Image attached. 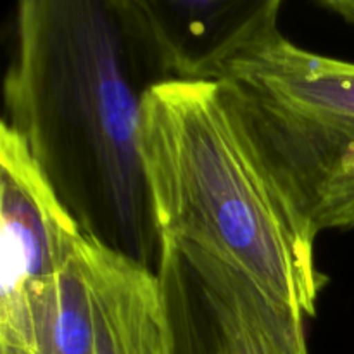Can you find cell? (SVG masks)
Segmentation results:
<instances>
[{"label": "cell", "mask_w": 354, "mask_h": 354, "mask_svg": "<svg viewBox=\"0 0 354 354\" xmlns=\"http://www.w3.org/2000/svg\"><path fill=\"white\" fill-rule=\"evenodd\" d=\"M144 66L114 2L23 0L3 85L9 124L85 237L156 273L140 158Z\"/></svg>", "instance_id": "1"}, {"label": "cell", "mask_w": 354, "mask_h": 354, "mask_svg": "<svg viewBox=\"0 0 354 354\" xmlns=\"http://www.w3.org/2000/svg\"><path fill=\"white\" fill-rule=\"evenodd\" d=\"M140 158L159 242L196 244L315 317L318 232L223 82L165 80L142 99Z\"/></svg>", "instance_id": "2"}, {"label": "cell", "mask_w": 354, "mask_h": 354, "mask_svg": "<svg viewBox=\"0 0 354 354\" xmlns=\"http://www.w3.org/2000/svg\"><path fill=\"white\" fill-rule=\"evenodd\" d=\"M156 275L175 354H308L304 318L227 259L165 239Z\"/></svg>", "instance_id": "3"}, {"label": "cell", "mask_w": 354, "mask_h": 354, "mask_svg": "<svg viewBox=\"0 0 354 354\" xmlns=\"http://www.w3.org/2000/svg\"><path fill=\"white\" fill-rule=\"evenodd\" d=\"M82 235L19 135L0 127V354H37L59 275Z\"/></svg>", "instance_id": "4"}, {"label": "cell", "mask_w": 354, "mask_h": 354, "mask_svg": "<svg viewBox=\"0 0 354 354\" xmlns=\"http://www.w3.org/2000/svg\"><path fill=\"white\" fill-rule=\"evenodd\" d=\"M317 232L354 227V120L286 106L223 82Z\"/></svg>", "instance_id": "5"}, {"label": "cell", "mask_w": 354, "mask_h": 354, "mask_svg": "<svg viewBox=\"0 0 354 354\" xmlns=\"http://www.w3.org/2000/svg\"><path fill=\"white\" fill-rule=\"evenodd\" d=\"M279 0H266L213 82H234L286 106L354 120V64L296 47L279 30Z\"/></svg>", "instance_id": "6"}, {"label": "cell", "mask_w": 354, "mask_h": 354, "mask_svg": "<svg viewBox=\"0 0 354 354\" xmlns=\"http://www.w3.org/2000/svg\"><path fill=\"white\" fill-rule=\"evenodd\" d=\"M95 354H175L159 279L151 268L82 235Z\"/></svg>", "instance_id": "7"}, {"label": "cell", "mask_w": 354, "mask_h": 354, "mask_svg": "<svg viewBox=\"0 0 354 354\" xmlns=\"http://www.w3.org/2000/svg\"><path fill=\"white\" fill-rule=\"evenodd\" d=\"M37 354H95L92 308L78 251L59 275Z\"/></svg>", "instance_id": "8"}, {"label": "cell", "mask_w": 354, "mask_h": 354, "mask_svg": "<svg viewBox=\"0 0 354 354\" xmlns=\"http://www.w3.org/2000/svg\"><path fill=\"white\" fill-rule=\"evenodd\" d=\"M318 6L332 10L344 21L354 24V0H325V2H318Z\"/></svg>", "instance_id": "9"}]
</instances>
